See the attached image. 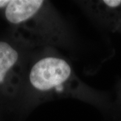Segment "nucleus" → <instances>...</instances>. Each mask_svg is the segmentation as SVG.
<instances>
[{"label":"nucleus","instance_id":"nucleus-1","mask_svg":"<svg viewBox=\"0 0 121 121\" xmlns=\"http://www.w3.org/2000/svg\"><path fill=\"white\" fill-rule=\"evenodd\" d=\"M75 75L69 63L59 56H47L36 61L29 73L32 87L39 93H65L75 84Z\"/></svg>","mask_w":121,"mask_h":121},{"label":"nucleus","instance_id":"nucleus-4","mask_svg":"<svg viewBox=\"0 0 121 121\" xmlns=\"http://www.w3.org/2000/svg\"><path fill=\"white\" fill-rule=\"evenodd\" d=\"M102 2L110 8H117L121 5V0H104Z\"/></svg>","mask_w":121,"mask_h":121},{"label":"nucleus","instance_id":"nucleus-2","mask_svg":"<svg viewBox=\"0 0 121 121\" xmlns=\"http://www.w3.org/2000/svg\"><path fill=\"white\" fill-rule=\"evenodd\" d=\"M44 5L42 0H9L4 8L5 16L9 22L18 24L39 16Z\"/></svg>","mask_w":121,"mask_h":121},{"label":"nucleus","instance_id":"nucleus-3","mask_svg":"<svg viewBox=\"0 0 121 121\" xmlns=\"http://www.w3.org/2000/svg\"><path fill=\"white\" fill-rule=\"evenodd\" d=\"M19 54L8 43L0 41V85L4 83L8 75L16 65Z\"/></svg>","mask_w":121,"mask_h":121}]
</instances>
